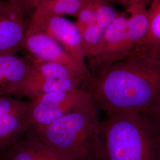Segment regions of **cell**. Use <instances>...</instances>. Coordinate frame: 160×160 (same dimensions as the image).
<instances>
[{"instance_id": "6da1fadb", "label": "cell", "mask_w": 160, "mask_h": 160, "mask_svg": "<svg viewBox=\"0 0 160 160\" xmlns=\"http://www.w3.org/2000/svg\"><path fill=\"white\" fill-rule=\"evenodd\" d=\"M87 90L107 114L141 113L160 99V61L132 53L92 74Z\"/></svg>"}, {"instance_id": "7a4b0ae2", "label": "cell", "mask_w": 160, "mask_h": 160, "mask_svg": "<svg viewBox=\"0 0 160 160\" xmlns=\"http://www.w3.org/2000/svg\"><path fill=\"white\" fill-rule=\"evenodd\" d=\"M101 120L92 97L68 114L46 126L27 132L70 160H99Z\"/></svg>"}, {"instance_id": "3957f363", "label": "cell", "mask_w": 160, "mask_h": 160, "mask_svg": "<svg viewBox=\"0 0 160 160\" xmlns=\"http://www.w3.org/2000/svg\"><path fill=\"white\" fill-rule=\"evenodd\" d=\"M107 114L99 127V160H160V143L141 114Z\"/></svg>"}, {"instance_id": "277c9868", "label": "cell", "mask_w": 160, "mask_h": 160, "mask_svg": "<svg viewBox=\"0 0 160 160\" xmlns=\"http://www.w3.org/2000/svg\"><path fill=\"white\" fill-rule=\"evenodd\" d=\"M32 62L28 74L12 96L32 100L52 92L87 89L92 78L59 63L33 60Z\"/></svg>"}, {"instance_id": "5b68a950", "label": "cell", "mask_w": 160, "mask_h": 160, "mask_svg": "<svg viewBox=\"0 0 160 160\" xmlns=\"http://www.w3.org/2000/svg\"><path fill=\"white\" fill-rule=\"evenodd\" d=\"M92 97L87 89L79 88L52 92L29 100L30 128L51 124L72 112Z\"/></svg>"}, {"instance_id": "8992f818", "label": "cell", "mask_w": 160, "mask_h": 160, "mask_svg": "<svg viewBox=\"0 0 160 160\" xmlns=\"http://www.w3.org/2000/svg\"><path fill=\"white\" fill-rule=\"evenodd\" d=\"M26 33L45 34L57 42L75 60L86 63L78 27L65 17L35 11L30 18Z\"/></svg>"}, {"instance_id": "52a82bcc", "label": "cell", "mask_w": 160, "mask_h": 160, "mask_svg": "<svg viewBox=\"0 0 160 160\" xmlns=\"http://www.w3.org/2000/svg\"><path fill=\"white\" fill-rule=\"evenodd\" d=\"M128 14L119 12L106 29L96 54L87 61L92 74L128 57L133 52L128 40L126 28Z\"/></svg>"}, {"instance_id": "ba28073f", "label": "cell", "mask_w": 160, "mask_h": 160, "mask_svg": "<svg viewBox=\"0 0 160 160\" xmlns=\"http://www.w3.org/2000/svg\"><path fill=\"white\" fill-rule=\"evenodd\" d=\"M30 102L0 94V153L7 151L30 128Z\"/></svg>"}, {"instance_id": "9c48e42d", "label": "cell", "mask_w": 160, "mask_h": 160, "mask_svg": "<svg viewBox=\"0 0 160 160\" xmlns=\"http://www.w3.org/2000/svg\"><path fill=\"white\" fill-rule=\"evenodd\" d=\"M22 49L29 53L33 61L55 62L74 71L92 77L87 63H81L72 57L57 42L45 34L25 33Z\"/></svg>"}, {"instance_id": "30bf717a", "label": "cell", "mask_w": 160, "mask_h": 160, "mask_svg": "<svg viewBox=\"0 0 160 160\" xmlns=\"http://www.w3.org/2000/svg\"><path fill=\"white\" fill-rule=\"evenodd\" d=\"M22 11L6 0H0V52L16 53L22 49L27 26Z\"/></svg>"}, {"instance_id": "8fae6325", "label": "cell", "mask_w": 160, "mask_h": 160, "mask_svg": "<svg viewBox=\"0 0 160 160\" xmlns=\"http://www.w3.org/2000/svg\"><path fill=\"white\" fill-rule=\"evenodd\" d=\"M32 60L16 53L0 52V94L12 96L28 74Z\"/></svg>"}, {"instance_id": "7c38bea8", "label": "cell", "mask_w": 160, "mask_h": 160, "mask_svg": "<svg viewBox=\"0 0 160 160\" xmlns=\"http://www.w3.org/2000/svg\"><path fill=\"white\" fill-rule=\"evenodd\" d=\"M7 160H70L28 133L7 150Z\"/></svg>"}, {"instance_id": "4fadbf2b", "label": "cell", "mask_w": 160, "mask_h": 160, "mask_svg": "<svg viewBox=\"0 0 160 160\" xmlns=\"http://www.w3.org/2000/svg\"><path fill=\"white\" fill-rule=\"evenodd\" d=\"M149 4L147 34L133 53L152 57L160 48V0H151Z\"/></svg>"}, {"instance_id": "5bb4252c", "label": "cell", "mask_w": 160, "mask_h": 160, "mask_svg": "<svg viewBox=\"0 0 160 160\" xmlns=\"http://www.w3.org/2000/svg\"><path fill=\"white\" fill-rule=\"evenodd\" d=\"M90 0H42L35 11L59 16L76 17ZM34 11V12H35Z\"/></svg>"}, {"instance_id": "9a60e30c", "label": "cell", "mask_w": 160, "mask_h": 160, "mask_svg": "<svg viewBox=\"0 0 160 160\" xmlns=\"http://www.w3.org/2000/svg\"><path fill=\"white\" fill-rule=\"evenodd\" d=\"M78 29L80 32L82 49L86 60L88 61L96 54L107 28L94 23Z\"/></svg>"}, {"instance_id": "2e32d148", "label": "cell", "mask_w": 160, "mask_h": 160, "mask_svg": "<svg viewBox=\"0 0 160 160\" xmlns=\"http://www.w3.org/2000/svg\"><path fill=\"white\" fill-rule=\"evenodd\" d=\"M160 145V99L141 113Z\"/></svg>"}, {"instance_id": "e0dca14e", "label": "cell", "mask_w": 160, "mask_h": 160, "mask_svg": "<svg viewBox=\"0 0 160 160\" xmlns=\"http://www.w3.org/2000/svg\"><path fill=\"white\" fill-rule=\"evenodd\" d=\"M18 7L24 17L31 16L42 0H6Z\"/></svg>"}, {"instance_id": "ac0fdd59", "label": "cell", "mask_w": 160, "mask_h": 160, "mask_svg": "<svg viewBox=\"0 0 160 160\" xmlns=\"http://www.w3.org/2000/svg\"><path fill=\"white\" fill-rule=\"evenodd\" d=\"M110 3L112 4L116 3L119 4L120 6H123L125 10L132 8L134 6L142 5L147 6L150 3L151 0H106Z\"/></svg>"}, {"instance_id": "d6986e66", "label": "cell", "mask_w": 160, "mask_h": 160, "mask_svg": "<svg viewBox=\"0 0 160 160\" xmlns=\"http://www.w3.org/2000/svg\"><path fill=\"white\" fill-rule=\"evenodd\" d=\"M152 57L155 58V59H158V61H160V48L157 51L155 52V53Z\"/></svg>"}, {"instance_id": "ffe728a7", "label": "cell", "mask_w": 160, "mask_h": 160, "mask_svg": "<svg viewBox=\"0 0 160 160\" xmlns=\"http://www.w3.org/2000/svg\"><path fill=\"white\" fill-rule=\"evenodd\" d=\"M7 151L0 155V160H7Z\"/></svg>"}, {"instance_id": "44dd1931", "label": "cell", "mask_w": 160, "mask_h": 160, "mask_svg": "<svg viewBox=\"0 0 160 160\" xmlns=\"http://www.w3.org/2000/svg\"><path fill=\"white\" fill-rule=\"evenodd\" d=\"M1 154H2V153H0V155Z\"/></svg>"}]
</instances>
